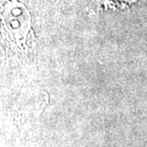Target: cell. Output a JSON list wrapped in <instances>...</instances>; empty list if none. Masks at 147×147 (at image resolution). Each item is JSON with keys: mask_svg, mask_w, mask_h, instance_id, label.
Here are the masks:
<instances>
[{"mask_svg": "<svg viewBox=\"0 0 147 147\" xmlns=\"http://www.w3.org/2000/svg\"><path fill=\"white\" fill-rule=\"evenodd\" d=\"M6 27L16 37H23L30 25V16L25 7L18 3H10L3 11Z\"/></svg>", "mask_w": 147, "mask_h": 147, "instance_id": "obj_1", "label": "cell"}]
</instances>
